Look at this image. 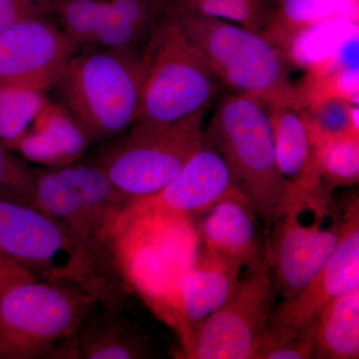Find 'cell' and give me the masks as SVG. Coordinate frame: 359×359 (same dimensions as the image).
<instances>
[{"label":"cell","instance_id":"obj_17","mask_svg":"<svg viewBox=\"0 0 359 359\" xmlns=\"http://www.w3.org/2000/svg\"><path fill=\"white\" fill-rule=\"evenodd\" d=\"M96 306L76 332L59 344L48 358H155L150 339L141 325L125 316L122 311L101 306L97 309Z\"/></svg>","mask_w":359,"mask_h":359},{"label":"cell","instance_id":"obj_2","mask_svg":"<svg viewBox=\"0 0 359 359\" xmlns=\"http://www.w3.org/2000/svg\"><path fill=\"white\" fill-rule=\"evenodd\" d=\"M204 135L224 158L236 186L249 198L261 219L269 254L278 219L295 207L311 211L306 198L278 168L271 106L259 97L226 93Z\"/></svg>","mask_w":359,"mask_h":359},{"label":"cell","instance_id":"obj_34","mask_svg":"<svg viewBox=\"0 0 359 359\" xmlns=\"http://www.w3.org/2000/svg\"><path fill=\"white\" fill-rule=\"evenodd\" d=\"M264 1H266L269 6L273 7V8H276V7L280 6V2H282L283 0H264Z\"/></svg>","mask_w":359,"mask_h":359},{"label":"cell","instance_id":"obj_27","mask_svg":"<svg viewBox=\"0 0 359 359\" xmlns=\"http://www.w3.org/2000/svg\"><path fill=\"white\" fill-rule=\"evenodd\" d=\"M313 146L346 136H359L358 105L332 97L304 108Z\"/></svg>","mask_w":359,"mask_h":359},{"label":"cell","instance_id":"obj_18","mask_svg":"<svg viewBox=\"0 0 359 359\" xmlns=\"http://www.w3.org/2000/svg\"><path fill=\"white\" fill-rule=\"evenodd\" d=\"M243 266L231 257L203 245L180 285L179 328L182 346L201 323L228 301Z\"/></svg>","mask_w":359,"mask_h":359},{"label":"cell","instance_id":"obj_33","mask_svg":"<svg viewBox=\"0 0 359 359\" xmlns=\"http://www.w3.org/2000/svg\"><path fill=\"white\" fill-rule=\"evenodd\" d=\"M198 1H201V0H177L176 4L180 6L188 7Z\"/></svg>","mask_w":359,"mask_h":359},{"label":"cell","instance_id":"obj_11","mask_svg":"<svg viewBox=\"0 0 359 359\" xmlns=\"http://www.w3.org/2000/svg\"><path fill=\"white\" fill-rule=\"evenodd\" d=\"M0 257L35 280H66L80 287L74 248L67 233L35 205L0 200Z\"/></svg>","mask_w":359,"mask_h":359},{"label":"cell","instance_id":"obj_30","mask_svg":"<svg viewBox=\"0 0 359 359\" xmlns=\"http://www.w3.org/2000/svg\"><path fill=\"white\" fill-rule=\"evenodd\" d=\"M257 359H313V346L304 332L264 348Z\"/></svg>","mask_w":359,"mask_h":359},{"label":"cell","instance_id":"obj_1","mask_svg":"<svg viewBox=\"0 0 359 359\" xmlns=\"http://www.w3.org/2000/svg\"><path fill=\"white\" fill-rule=\"evenodd\" d=\"M133 201L118 191L95 160L33 168V205L58 222L76 257L80 287L99 306L122 311L126 278L119 237Z\"/></svg>","mask_w":359,"mask_h":359},{"label":"cell","instance_id":"obj_28","mask_svg":"<svg viewBox=\"0 0 359 359\" xmlns=\"http://www.w3.org/2000/svg\"><path fill=\"white\" fill-rule=\"evenodd\" d=\"M185 8L219 20L233 21L261 35L268 28L275 11L264 0H201Z\"/></svg>","mask_w":359,"mask_h":359},{"label":"cell","instance_id":"obj_16","mask_svg":"<svg viewBox=\"0 0 359 359\" xmlns=\"http://www.w3.org/2000/svg\"><path fill=\"white\" fill-rule=\"evenodd\" d=\"M196 217L197 221L194 219L204 247L231 257L247 269L248 273L269 268L268 250L263 229L259 228L257 221L259 217L249 198L237 186Z\"/></svg>","mask_w":359,"mask_h":359},{"label":"cell","instance_id":"obj_26","mask_svg":"<svg viewBox=\"0 0 359 359\" xmlns=\"http://www.w3.org/2000/svg\"><path fill=\"white\" fill-rule=\"evenodd\" d=\"M42 6L57 18L58 27L78 49L93 47L105 0H46Z\"/></svg>","mask_w":359,"mask_h":359},{"label":"cell","instance_id":"obj_14","mask_svg":"<svg viewBox=\"0 0 359 359\" xmlns=\"http://www.w3.org/2000/svg\"><path fill=\"white\" fill-rule=\"evenodd\" d=\"M233 186L228 165L204 135L199 148L171 182L155 195L134 201L128 218L148 212L194 218L207 211Z\"/></svg>","mask_w":359,"mask_h":359},{"label":"cell","instance_id":"obj_20","mask_svg":"<svg viewBox=\"0 0 359 359\" xmlns=\"http://www.w3.org/2000/svg\"><path fill=\"white\" fill-rule=\"evenodd\" d=\"M302 332L313 346V359H358L359 289L330 302Z\"/></svg>","mask_w":359,"mask_h":359},{"label":"cell","instance_id":"obj_13","mask_svg":"<svg viewBox=\"0 0 359 359\" xmlns=\"http://www.w3.org/2000/svg\"><path fill=\"white\" fill-rule=\"evenodd\" d=\"M306 210L295 207L273 226L269 238V262L276 294L283 299L297 294L318 273L337 249L342 235V214L334 215L332 226H304Z\"/></svg>","mask_w":359,"mask_h":359},{"label":"cell","instance_id":"obj_31","mask_svg":"<svg viewBox=\"0 0 359 359\" xmlns=\"http://www.w3.org/2000/svg\"><path fill=\"white\" fill-rule=\"evenodd\" d=\"M43 11L40 0H0V30Z\"/></svg>","mask_w":359,"mask_h":359},{"label":"cell","instance_id":"obj_35","mask_svg":"<svg viewBox=\"0 0 359 359\" xmlns=\"http://www.w3.org/2000/svg\"><path fill=\"white\" fill-rule=\"evenodd\" d=\"M44 1H46V0H41V2H44Z\"/></svg>","mask_w":359,"mask_h":359},{"label":"cell","instance_id":"obj_4","mask_svg":"<svg viewBox=\"0 0 359 359\" xmlns=\"http://www.w3.org/2000/svg\"><path fill=\"white\" fill-rule=\"evenodd\" d=\"M167 9L228 93L259 97L269 104L297 96L289 81L294 63L263 35L177 4Z\"/></svg>","mask_w":359,"mask_h":359},{"label":"cell","instance_id":"obj_8","mask_svg":"<svg viewBox=\"0 0 359 359\" xmlns=\"http://www.w3.org/2000/svg\"><path fill=\"white\" fill-rule=\"evenodd\" d=\"M140 231L133 278L156 311L178 330L180 285L200 250L195 219L190 216L148 214L129 217Z\"/></svg>","mask_w":359,"mask_h":359},{"label":"cell","instance_id":"obj_36","mask_svg":"<svg viewBox=\"0 0 359 359\" xmlns=\"http://www.w3.org/2000/svg\"><path fill=\"white\" fill-rule=\"evenodd\" d=\"M1 259H2V257H1Z\"/></svg>","mask_w":359,"mask_h":359},{"label":"cell","instance_id":"obj_10","mask_svg":"<svg viewBox=\"0 0 359 359\" xmlns=\"http://www.w3.org/2000/svg\"><path fill=\"white\" fill-rule=\"evenodd\" d=\"M341 214L344 229L337 249L327 263L297 294L290 299H283L273 309L261 351L266 347L287 341L302 334L330 302L346 292L359 289L358 196L346 203Z\"/></svg>","mask_w":359,"mask_h":359},{"label":"cell","instance_id":"obj_15","mask_svg":"<svg viewBox=\"0 0 359 359\" xmlns=\"http://www.w3.org/2000/svg\"><path fill=\"white\" fill-rule=\"evenodd\" d=\"M278 168L306 198L316 219L332 215V190L321 181L306 113L297 97L269 104Z\"/></svg>","mask_w":359,"mask_h":359},{"label":"cell","instance_id":"obj_19","mask_svg":"<svg viewBox=\"0 0 359 359\" xmlns=\"http://www.w3.org/2000/svg\"><path fill=\"white\" fill-rule=\"evenodd\" d=\"M91 143L70 111L58 101L49 100L14 152L40 167H60L81 159Z\"/></svg>","mask_w":359,"mask_h":359},{"label":"cell","instance_id":"obj_29","mask_svg":"<svg viewBox=\"0 0 359 359\" xmlns=\"http://www.w3.org/2000/svg\"><path fill=\"white\" fill-rule=\"evenodd\" d=\"M0 200L33 205V168L0 140Z\"/></svg>","mask_w":359,"mask_h":359},{"label":"cell","instance_id":"obj_3","mask_svg":"<svg viewBox=\"0 0 359 359\" xmlns=\"http://www.w3.org/2000/svg\"><path fill=\"white\" fill-rule=\"evenodd\" d=\"M140 51L92 47L74 54L52 88L93 142L127 131L140 113Z\"/></svg>","mask_w":359,"mask_h":359},{"label":"cell","instance_id":"obj_9","mask_svg":"<svg viewBox=\"0 0 359 359\" xmlns=\"http://www.w3.org/2000/svg\"><path fill=\"white\" fill-rule=\"evenodd\" d=\"M276 295L271 269L248 273L228 301L191 334L182 358L257 359Z\"/></svg>","mask_w":359,"mask_h":359},{"label":"cell","instance_id":"obj_24","mask_svg":"<svg viewBox=\"0 0 359 359\" xmlns=\"http://www.w3.org/2000/svg\"><path fill=\"white\" fill-rule=\"evenodd\" d=\"M49 100L44 90L0 84V140L14 152Z\"/></svg>","mask_w":359,"mask_h":359},{"label":"cell","instance_id":"obj_6","mask_svg":"<svg viewBox=\"0 0 359 359\" xmlns=\"http://www.w3.org/2000/svg\"><path fill=\"white\" fill-rule=\"evenodd\" d=\"M66 280H21L0 292V359L48 358L95 306Z\"/></svg>","mask_w":359,"mask_h":359},{"label":"cell","instance_id":"obj_25","mask_svg":"<svg viewBox=\"0 0 359 359\" xmlns=\"http://www.w3.org/2000/svg\"><path fill=\"white\" fill-rule=\"evenodd\" d=\"M321 181L328 189L351 187L359 179V136L341 137L314 145Z\"/></svg>","mask_w":359,"mask_h":359},{"label":"cell","instance_id":"obj_32","mask_svg":"<svg viewBox=\"0 0 359 359\" xmlns=\"http://www.w3.org/2000/svg\"><path fill=\"white\" fill-rule=\"evenodd\" d=\"M34 278L25 269L0 257V292L14 283Z\"/></svg>","mask_w":359,"mask_h":359},{"label":"cell","instance_id":"obj_22","mask_svg":"<svg viewBox=\"0 0 359 359\" xmlns=\"http://www.w3.org/2000/svg\"><path fill=\"white\" fill-rule=\"evenodd\" d=\"M354 6V0H283L275 8L263 36L287 51L302 30L337 16L351 18Z\"/></svg>","mask_w":359,"mask_h":359},{"label":"cell","instance_id":"obj_21","mask_svg":"<svg viewBox=\"0 0 359 359\" xmlns=\"http://www.w3.org/2000/svg\"><path fill=\"white\" fill-rule=\"evenodd\" d=\"M165 11L162 0H105L93 47L141 51Z\"/></svg>","mask_w":359,"mask_h":359},{"label":"cell","instance_id":"obj_12","mask_svg":"<svg viewBox=\"0 0 359 359\" xmlns=\"http://www.w3.org/2000/svg\"><path fill=\"white\" fill-rule=\"evenodd\" d=\"M76 45L43 15L33 16L0 30V84L52 88Z\"/></svg>","mask_w":359,"mask_h":359},{"label":"cell","instance_id":"obj_5","mask_svg":"<svg viewBox=\"0 0 359 359\" xmlns=\"http://www.w3.org/2000/svg\"><path fill=\"white\" fill-rule=\"evenodd\" d=\"M140 57L141 121L173 124L205 115L222 89L204 56L168 11L167 4Z\"/></svg>","mask_w":359,"mask_h":359},{"label":"cell","instance_id":"obj_7","mask_svg":"<svg viewBox=\"0 0 359 359\" xmlns=\"http://www.w3.org/2000/svg\"><path fill=\"white\" fill-rule=\"evenodd\" d=\"M204 115L173 124L137 120L93 158L111 183L132 201L162 190L204 140Z\"/></svg>","mask_w":359,"mask_h":359},{"label":"cell","instance_id":"obj_23","mask_svg":"<svg viewBox=\"0 0 359 359\" xmlns=\"http://www.w3.org/2000/svg\"><path fill=\"white\" fill-rule=\"evenodd\" d=\"M358 33L355 21L337 16L302 30L287 52L295 65L309 68L334 56L346 40Z\"/></svg>","mask_w":359,"mask_h":359}]
</instances>
